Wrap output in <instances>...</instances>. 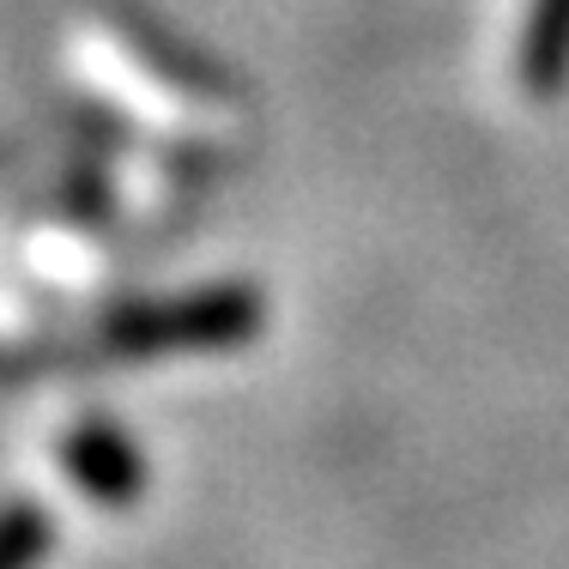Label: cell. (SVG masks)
Returning a JSON list of instances; mask_svg holds the SVG:
<instances>
[{
	"label": "cell",
	"mask_w": 569,
	"mask_h": 569,
	"mask_svg": "<svg viewBox=\"0 0 569 569\" xmlns=\"http://www.w3.org/2000/svg\"><path fill=\"white\" fill-rule=\"evenodd\" d=\"M521 79L533 98H558L569 86V0H533L521 37Z\"/></svg>",
	"instance_id": "6da1fadb"
}]
</instances>
